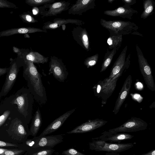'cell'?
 <instances>
[{
  "label": "cell",
  "instance_id": "cell-1",
  "mask_svg": "<svg viewBox=\"0 0 155 155\" xmlns=\"http://www.w3.org/2000/svg\"><path fill=\"white\" fill-rule=\"evenodd\" d=\"M23 62V76L27 82L28 89L37 102L41 104H45L47 97L42 76L33 62L28 61Z\"/></svg>",
  "mask_w": 155,
  "mask_h": 155
},
{
  "label": "cell",
  "instance_id": "cell-2",
  "mask_svg": "<svg viewBox=\"0 0 155 155\" xmlns=\"http://www.w3.org/2000/svg\"><path fill=\"white\" fill-rule=\"evenodd\" d=\"M34 97L28 88L23 87L15 94L7 97L1 105L2 106L16 104L17 116L28 123L32 117Z\"/></svg>",
  "mask_w": 155,
  "mask_h": 155
},
{
  "label": "cell",
  "instance_id": "cell-3",
  "mask_svg": "<svg viewBox=\"0 0 155 155\" xmlns=\"http://www.w3.org/2000/svg\"><path fill=\"white\" fill-rule=\"evenodd\" d=\"M100 23L108 31L110 36L133 35L143 36L137 31L139 27L134 22L121 20L107 21L101 18Z\"/></svg>",
  "mask_w": 155,
  "mask_h": 155
},
{
  "label": "cell",
  "instance_id": "cell-4",
  "mask_svg": "<svg viewBox=\"0 0 155 155\" xmlns=\"http://www.w3.org/2000/svg\"><path fill=\"white\" fill-rule=\"evenodd\" d=\"M89 149L96 151H106L117 153L129 150L134 146L132 143H114L92 139L89 143Z\"/></svg>",
  "mask_w": 155,
  "mask_h": 155
},
{
  "label": "cell",
  "instance_id": "cell-5",
  "mask_svg": "<svg viewBox=\"0 0 155 155\" xmlns=\"http://www.w3.org/2000/svg\"><path fill=\"white\" fill-rule=\"evenodd\" d=\"M140 72L147 87L151 91H155V84L151 68L138 44L136 46Z\"/></svg>",
  "mask_w": 155,
  "mask_h": 155
},
{
  "label": "cell",
  "instance_id": "cell-6",
  "mask_svg": "<svg viewBox=\"0 0 155 155\" xmlns=\"http://www.w3.org/2000/svg\"><path fill=\"white\" fill-rule=\"evenodd\" d=\"M147 126V123L142 119L132 117L120 126L107 131L110 134L134 132L145 130Z\"/></svg>",
  "mask_w": 155,
  "mask_h": 155
},
{
  "label": "cell",
  "instance_id": "cell-7",
  "mask_svg": "<svg viewBox=\"0 0 155 155\" xmlns=\"http://www.w3.org/2000/svg\"><path fill=\"white\" fill-rule=\"evenodd\" d=\"M10 66L6 73L5 80L0 92V101L11 91L17 79L19 71V66L16 58H11Z\"/></svg>",
  "mask_w": 155,
  "mask_h": 155
},
{
  "label": "cell",
  "instance_id": "cell-8",
  "mask_svg": "<svg viewBox=\"0 0 155 155\" xmlns=\"http://www.w3.org/2000/svg\"><path fill=\"white\" fill-rule=\"evenodd\" d=\"M48 74H52L58 81L63 82L67 79L68 73L62 60L55 56L51 57Z\"/></svg>",
  "mask_w": 155,
  "mask_h": 155
},
{
  "label": "cell",
  "instance_id": "cell-9",
  "mask_svg": "<svg viewBox=\"0 0 155 155\" xmlns=\"http://www.w3.org/2000/svg\"><path fill=\"white\" fill-rule=\"evenodd\" d=\"M70 4L69 1H62L45 4L39 7V13L43 17L57 16L68 10Z\"/></svg>",
  "mask_w": 155,
  "mask_h": 155
},
{
  "label": "cell",
  "instance_id": "cell-10",
  "mask_svg": "<svg viewBox=\"0 0 155 155\" xmlns=\"http://www.w3.org/2000/svg\"><path fill=\"white\" fill-rule=\"evenodd\" d=\"M64 134H58L43 136L35 137L32 140L34 144L33 149L38 148H53L63 141Z\"/></svg>",
  "mask_w": 155,
  "mask_h": 155
},
{
  "label": "cell",
  "instance_id": "cell-11",
  "mask_svg": "<svg viewBox=\"0 0 155 155\" xmlns=\"http://www.w3.org/2000/svg\"><path fill=\"white\" fill-rule=\"evenodd\" d=\"M107 121L98 118L89 120L67 132L68 134H82L93 131L104 125Z\"/></svg>",
  "mask_w": 155,
  "mask_h": 155
},
{
  "label": "cell",
  "instance_id": "cell-12",
  "mask_svg": "<svg viewBox=\"0 0 155 155\" xmlns=\"http://www.w3.org/2000/svg\"><path fill=\"white\" fill-rule=\"evenodd\" d=\"M71 32L74 39L79 45L87 51L90 50L89 36L86 28L78 26L74 28Z\"/></svg>",
  "mask_w": 155,
  "mask_h": 155
},
{
  "label": "cell",
  "instance_id": "cell-13",
  "mask_svg": "<svg viewBox=\"0 0 155 155\" xmlns=\"http://www.w3.org/2000/svg\"><path fill=\"white\" fill-rule=\"evenodd\" d=\"M96 0H78L68 10V14L81 15L83 13L95 6Z\"/></svg>",
  "mask_w": 155,
  "mask_h": 155
},
{
  "label": "cell",
  "instance_id": "cell-14",
  "mask_svg": "<svg viewBox=\"0 0 155 155\" xmlns=\"http://www.w3.org/2000/svg\"><path fill=\"white\" fill-rule=\"evenodd\" d=\"M132 83V77L130 75L124 81L116 101L113 111V113L115 114H117L118 112L122 105L127 97L131 88Z\"/></svg>",
  "mask_w": 155,
  "mask_h": 155
},
{
  "label": "cell",
  "instance_id": "cell-15",
  "mask_svg": "<svg viewBox=\"0 0 155 155\" xmlns=\"http://www.w3.org/2000/svg\"><path fill=\"white\" fill-rule=\"evenodd\" d=\"M138 13V11L130 6L124 5L118 7L113 10H107L104 12L106 15L114 17H119L123 18L131 19L133 16Z\"/></svg>",
  "mask_w": 155,
  "mask_h": 155
},
{
  "label": "cell",
  "instance_id": "cell-16",
  "mask_svg": "<svg viewBox=\"0 0 155 155\" xmlns=\"http://www.w3.org/2000/svg\"><path fill=\"white\" fill-rule=\"evenodd\" d=\"M134 137V135L125 133L110 134L107 131H105L101 133V135L99 137L92 139L100 140L109 143H120L122 141L131 139Z\"/></svg>",
  "mask_w": 155,
  "mask_h": 155
},
{
  "label": "cell",
  "instance_id": "cell-17",
  "mask_svg": "<svg viewBox=\"0 0 155 155\" xmlns=\"http://www.w3.org/2000/svg\"><path fill=\"white\" fill-rule=\"evenodd\" d=\"M75 110V109L74 108L69 110L57 118L43 130L39 136H46L57 130L62 125Z\"/></svg>",
  "mask_w": 155,
  "mask_h": 155
},
{
  "label": "cell",
  "instance_id": "cell-18",
  "mask_svg": "<svg viewBox=\"0 0 155 155\" xmlns=\"http://www.w3.org/2000/svg\"><path fill=\"white\" fill-rule=\"evenodd\" d=\"M69 23L80 26L84 25L85 22L81 20L76 19L55 18L52 22L48 21L45 23L42 29L46 30L55 29L63 25Z\"/></svg>",
  "mask_w": 155,
  "mask_h": 155
},
{
  "label": "cell",
  "instance_id": "cell-19",
  "mask_svg": "<svg viewBox=\"0 0 155 155\" xmlns=\"http://www.w3.org/2000/svg\"><path fill=\"white\" fill-rule=\"evenodd\" d=\"M38 32L47 33V31L31 27L12 28L0 31V37L9 36L16 34H27Z\"/></svg>",
  "mask_w": 155,
  "mask_h": 155
},
{
  "label": "cell",
  "instance_id": "cell-20",
  "mask_svg": "<svg viewBox=\"0 0 155 155\" xmlns=\"http://www.w3.org/2000/svg\"><path fill=\"white\" fill-rule=\"evenodd\" d=\"M20 57L23 61H30L34 63L43 64L48 61V57H45L38 52L30 51L28 49H24Z\"/></svg>",
  "mask_w": 155,
  "mask_h": 155
},
{
  "label": "cell",
  "instance_id": "cell-21",
  "mask_svg": "<svg viewBox=\"0 0 155 155\" xmlns=\"http://www.w3.org/2000/svg\"><path fill=\"white\" fill-rule=\"evenodd\" d=\"M127 46H126L114 62L111 69L110 75L107 79L110 80L118 73L124 66L126 59Z\"/></svg>",
  "mask_w": 155,
  "mask_h": 155
},
{
  "label": "cell",
  "instance_id": "cell-22",
  "mask_svg": "<svg viewBox=\"0 0 155 155\" xmlns=\"http://www.w3.org/2000/svg\"><path fill=\"white\" fill-rule=\"evenodd\" d=\"M9 130L21 138L24 139L27 137L28 134L22 121L18 117L14 118L12 120Z\"/></svg>",
  "mask_w": 155,
  "mask_h": 155
},
{
  "label": "cell",
  "instance_id": "cell-23",
  "mask_svg": "<svg viewBox=\"0 0 155 155\" xmlns=\"http://www.w3.org/2000/svg\"><path fill=\"white\" fill-rule=\"evenodd\" d=\"M42 119L40 111L37 109L32 120L29 130L30 134L35 137L38 133L42 124Z\"/></svg>",
  "mask_w": 155,
  "mask_h": 155
},
{
  "label": "cell",
  "instance_id": "cell-24",
  "mask_svg": "<svg viewBox=\"0 0 155 155\" xmlns=\"http://www.w3.org/2000/svg\"><path fill=\"white\" fill-rule=\"evenodd\" d=\"M116 47L114 48L111 51L107 49L104 56L101 65L100 72L106 70L111 62L113 58L117 51Z\"/></svg>",
  "mask_w": 155,
  "mask_h": 155
},
{
  "label": "cell",
  "instance_id": "cell-25",
  "mask_svg": "<svg viewBox=\"0 0 155 155\" xmlns=\"http://www.w3.org/2000/svg\"><path fill=\"white\" fill-rule=\"evenodd\" d=\"M144 10L140 15L141 18L145 19L153 13L155 2L153 0H144L143 3Z\"/></svg>",
  "mask_w": 155,
  "mask_h": 155
},
{
  "label": "cell",
  "instance_id": "cell-26",
  "mask_svg": "<svg viewBox=\"0 0 155 155\" xmlns=\"http://www.w3.org/2000/svg\"><path fill=\"white\" fill-rule=\"evenodd\" d=\"M122 40V35L110 36L107 40L109 48L112 50L116 47L118 50L121 46Z\"/></svg>",
  "mask_w": 155,
  "mask_h": 155
},
{
  "label": "cell",
  "instance_id": "cell-27",
  "mask_svg": "<svg viewBox=\"0 0 155 155\" xmlns=\"http://www.w3.org/2000/svg\"><path fill=\"white\" fill-rule=\"evenodd\" d=\"M20 18L22 21L28 24L34 23L38 22L33 16L32 14L30 12H25L19 15Z\"/></svg>",
  "mask_w": 155,
  "mask_h": 155
},
{
  "label": "cell",
  "instance_id": "cell-28",
  "mask_svg": "<svg viewBox=\"0 0 155 155\" xmlns=\"http://www.w3.org/2000/svg\"><path fill=\"white\" fill-rule=\"evenodd\" d=\"M33 149L35 151L30 155H51L55 151L53 148L46 147Z\"/></svg>",
  "mask_w": 155,
  "mask_h": 155
},
{
  "label": "cell",
  "instance_id": "cell-29",
  "mask_svg": "<svg viewBox=\"0 0 155 155\" xmlns=\"http://www.w3.org/2000/svg\"><path fill=\"white\" fill-rule=\"evenodd\" d=\"M55 0H26L25 3L28 5L33 7L44 5L47 4L54 2Z\"/></svg>",
  "mask_w": 155,
  "mask_h": 155
},
{
  "label": "cell",
  "instance_id": "cell-30",
  "mask_svg": "<svg viewBox=\"0 0 155 155\" xmlns=\"http://www.w3.org/2000/svg\"><path fill=\"white\" fill-rule=\"evenodd\" d=\"M99 58V54H96L94 55L87 58L84 60V64L87 68L92 67L97 63Z\"/></svg>",
  "mask_w": 155,
  "mask_h": 155
},
{
  "label": "cell",
  "instance_id": "cell-31",
  "mask_svg": "<svg viewBox=\"0 0 155 155\" xmlns=\"http://www.w3.org/2000/svg\"><path fill=\"white\" fill-rule=\"evenodd\" d=\"M7 106L8 107L7 108V109L4 110L3 114L0 116V127L5 123L9 116L11 115L12 113V111L14 110L13 106H12V107H11V106Z\"/></svg>",
  "mask_w": 155,
  "mask_h": 155
},
{
  "label": "cell",
  "instance_id": "cell-32",
  "mask_svg": "<svg viewBox=\"0 0 155 155\" xmlns=\"http://www.w3.org/2000/svg\"><path fill=\"white\" fill-rule=\"evenodd\" d=\"M18 7L13 3L6 0H0V8L16 9Z\"/></svg>",
  "mask_w": 155,
  "mask_h": 155
},
{
  "label": "cell",
  "instance_id": "cell-33",
  "mask_svg": "<svg viewBox=\"0 0 155 155\" xmlns=\"http://www.w3.org/2000/svg\"><path fill=\"white\" fill-rule=\"evenodd\" d=\"M61 154L63 155H86L72 148H69L64 150Z\"/></svg>",
  "mask_w": 155,
  "mask_h": 155
},
{
  "label": "cell",
  "instance_id": "cell-34",
  "mask_svg": "<svg viewBox=\"0 0 155 155\" xmlns=\"http://www.w3.org/2000/svg\"><path fill=\"white\" fill-rule=\"evenodd\" d=\"M23 150H6L3 153L0 155H18L22 153Z\"/></svg>",
  "mask_w": 155,
  "mask_h": 155
},
{
  "label": "cell",
  "instance_id": "cell-35",
  "mask_svg": "<svg viewBox=\"0 0 155 155\" xmlns=\"http://www.w3.org/2000/svg\"><path fill=\"white\" fill-rule=\"evenodd\" d=\"M12 50L13 52L17 54L18 56L21 57L23 52V49H21L15 46H13Z\"/></svg>",
  "mask_w": 155,
  "mask_h": 155
},
{
  "label": "cell",
  "instance_id": "cell-36",
  "mask_svg": "<svg viewBox=\"0 0 155 155\" xmlns=\"http://www.w3.org/2000/svg\"><path fill=\"white\" fill-rule=\"evenodd\" d=\"M18 146L15 144L9 143L5 142L0 140V147H17Z\"/></svg>",
  "mask_w": 155,
  "mask_h": 155
},
{
  "label": "cell",
  "instance_id": "cell-37",
  "mask_svg": "<svg viewBox=\"0 0 155 155\" xmlns=\"http://www.w3.org/2000/svg\"><path fill=\"white\" fill-rule=\"evenodd\" d=\"M122 1L124 3V5L130 6L136 3V0H122Z\"/></svg>",
  "mask_w": 155,
  "mask_h": 155
},
{
  "label": "cell",
  "instance_id": "cell-38",
  "mask_svg": "<svg viewBox=\"0 0 155 155\" xmlns=\"http://www.w3.org/2000/svg\"><path fill=\"white\" fill-rule=\"evenodd\" d=\"M9 69L8 68H0V77L6 74Z\"/></svg>",
  "mask_w": 155,
  "mask_h": 155
},
{
  "label": "cell",
  "instance_id": "cell-39",
  "mask_svg": "<svg viewBox=\"0 0 155 155\" xmlns=\"http://www.w3.org/2000/svg\"><path fill=\"white\" fill-rule=\"evenodd\" d=\"M32 11V14L34 15H37L39 13V8L37 7H33Z\"/></svg>",
  "mask_w": 155,
  "mask_h": 155
},
{
  "label": "cell",
  "instance_id": "cell-40",
  "mask_svg": "<svg viewBox=\"0 0 155 155\" xmlns=\"http://www.w3.org/2000/svg\"><path fill=\"white\" fill-rule=\"evenodd\" d=\"M140 155H155V149L152 150L147 153Z\"/></svg>",
  "mask_w": 155,
  "mask_h": 155
},
{
  "label": "cell",
  "instance_id": "cell-41",
  "mask_svg": "<svg viewBox=\"0 0 155 155\" xmlns=\"http://www.w3.org/2000/svg\"><path fill=\"white\" fill-rule=\"evenodd\" d=\"M8 149L0 148V155L3 153L6 150Z\"/></svg>",
  "mask_w": 155,
  "mask_h": 155
},
{
  "label": "cell",
  "instance_id": "cell-42",
  "mask_svg": "<svg viewBox=\"0 0 155 155\" xmlns=\"http://www.w3.org/2000/svg\"><path fill=\"white\" fill-rule=\"evenodd\" d=\"M115 0H108L107 2L109 3H112Z\"/></svg>",
  "mask_w": 155,
  "mask_h": 155
},
{
  "label": "cell",
  "instance_id": "cell-43",
  "mask_svg": "<svg viewBox=\"0 0 155 155\" xmlns=\"http://www.w3.org/2000/svg\"></svg>",
  "mask_w": 155,
  "mask_h": 155
}]
</instances>
